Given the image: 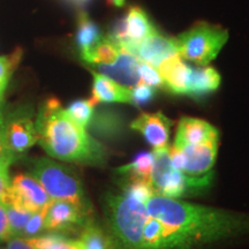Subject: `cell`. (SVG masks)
<instances>
[{
    "label": "cell",
    "instance_id": "obj_15",
    "mask_svg": "<svg viewBox=\"0 0 249 249\" xmlns=\"http://www.w3.org/2000/svg\"><path fill=\"white\" fill-rule=\"evenodd\" d=\"M139 62L140 60L135 55L123 50L116 62L111 65H98L96 68L98 70V73L110 77L119 85L133 88L142 83L138 73Z\"/></svg>",
    "mask_w": 249,
    "mask_h": 249
},
{
    "label": "cell",
    "instance_id": "obj_24",
    "mask_svg": "<svg viewBox=\"0 0 249 249\" xmlns=\"http://www.w3.org/2000/svg\"><path fill=\"white\" fill-rule=\"evenodd\" d=\"M6 214H7L9 233L12 236H21L24 230V226L29 220L33 213L24 208L18 207L12 203H5Z\"/></svg>",
    "mask_w": 249,
    "mask_h": 249
},
{
    "label": "cell",
    "instance_id": "obj_6",
    "mask_svg": "<svg viewBox=\"0 0 249 249\" xmlns=\"http://www.w3.org/2000/svg\"><path fill=\"white\" fill-rule=\"evenodd\" d=\"M91 218L90 205L51 200L45 209V232L65 234L81 231Z\"/></svg>",
    "mask_w": 249,
    "mask_h": 249
},
{
    "label": "cell",
    "instance_id": "obj_2",
    "mask_svg": "<svg viewBox=\"0 0 249 249\" xmlns=\"http://www.w3.org/2000/svg\"><path fill=\"white\" fill-rule=\"evenodd\" d=\"M38 142L50 157L80 165L103 166L107 160L104 145L96 141L87 128L68 117L57 98L43 103L37 113Z\"/></svg>",
    "mask_w": 249,
    "mask_h": 249
},
{
    "label": "cell",
    "instance_id": "obj_34",
    "mask_svg": "<svg viewBox=\"0 0 249 249\" xmlns=\"http://www.w3.org/2000/svg\"><path fill=\"white\" fill-rule=\"evenodd\" d=\"M5 91H6V90H4V89H0V114L2 113V107H4Z\"/></svg>",
    "mask_w": 249,
    "mask_h": 249
},
{
    "label": "cell",
    "instance_id": "obj_32",
    "mask_svg": "<svg viewBox=\"0 0 249 249\" xmlns=\"http://www.w3.org/2000/svg\"><path fill=\"white\" fill-rule=\"evenodd\" d=\"M11 238L9 233L7 214H6V205L0 201V241H7Z\"/></svg>",
    "mask_w": 249,
    "mask_h": 249
},
{
    "label": "cell",
    "instance_id": "obj_21",
    "mask_svg": "<svg viewBox=\"0 0 249 249\" xmlns=\"http://www.w3.org/2000/svg\"><path fill=\"white\" fill-rule=\"evenodd\" d=\"M154 166V155L152 152H141L133 161L119 167L117 172L126 176L128 179H140L151 182V172Z\"/></svg>",
    "mask_w": 249,
    "mask_h": 249
},
{
    "label": "cell",
    "instance_id": "obj_27",
    "mask_svg": "<svg viewBox=\"0 0 249 249\" xmlns=\"http://www.w3.org/2000/svg\"><path fill=\"white\" fill-rule=\"evenodd\" d=\"M45 209L33 213L26 226H24L21 236H23V238H35V236L42 235L45 232Z\"/></svg>",
    "mask_w": 249,
    "mask_h": 249
},
{
    "label": "cell",
    "instance_id": "obj_17",
    "mask_svg": "<svg viewBox=\"0 0 249 249\" xmlns=\"http://www.w3.org/2000/svg\"><path fill=\"white\" fill-rule=\"evenodd\" d=\"M123 49L111 37H103L99 42L89 51L81 53V58L87 64L98 66V65H111L117 61Z\"/></svg>",
    "mask_w": 249,
    "mask_h": 249
},
{
    "label": "cell",
    "instance_id": "obj_7",
    "mask_svg": "<svg viewBox=\"0 0 249 249\" xmlns=\"http://www.w3.org/2000/svg\"><path fill=\"white\" fill-rule=\"evenodd\" d=\"M51 201L48 193L31 173H20L11 180L4 203H12L35 213L45 209Z\"/></svg>",
    "mask_w": 249,
    "mask_h": 249
},
{
    "label": "cell",
    "instance_id": "obj_22",
    "mask_svg": "<svg viewBox=\"0 0 249 249\" xmlns=\"http://www.w3.org/2000/svg\"><path fill=\"white\" fill-rule=\"evenodd\" d=\"M93 102L91 99H77L71 102L67 108H65L68 117L75 121L83 128H87L91 124L93 118Z\"/></svg>",
    "mask_w": 249,
    "mask_h": 249
},
{
    "label": "cell",
    "instance_id": "obj_30",
    "mask_svg": "<svg viewBox=\"0 0 249 249\" xmlns=\"http://www.w3.org/2000/svg\"><path fill=\"white\" fill-rule=\"evenodd\" d=\"M15 156L6 158L4 161L0 163V201L4 202L6 194L11 185V179H9V167L14 161Z\"/></svg>",
    "mask_w": 249,
    "mask_h": 249
},
{
    "label": "cell",
    "instance_id": "obj_14",
    "mask_svg": "<svg viewBox=\"0 0 249 249\" xmlns=\"http://www.w3.org/2000/svg\"><path fill=\"white\" fill-rule=\"evenodd\" d=\"M164 88L177 95H187L192 67L182 61L179 54L164 59L157 66Z\"/></svg>",
    "mask_w": 249,
    "mask_h": 249
},
{
    "label": "cell",
    "instance_id": "obj_13",
    "mask_svg": "<svg viewBox=\"0 0 249 249\" xmlns=\"http://www.w3.org/2000/svg\"><path fill=\"white\" fill-rule=\"evenodd\" d=\"M217 139H219V133L213 124L197 118L183 117L179 121L173 147L182 148Z\"/></svg>",
    "mask_w": 249,
    "mask_h": 249
},
{
    "label": "cell",
    "instance_id": "obj_26",
    "mask_svg": "<svg viewBox=\"0 0 249 249\" xmlns=\"http://www.w3.org/2000/svg\"><path fill=\"white\" fill-rule=\"evenodd\" d=\"M22 51L18 49L14 53L11 55H2L0 57V89L6 90L12 74L20 62Z\"/></svg>",
    "mask_w": 249,
    "mask_h": 249
},
{
    "label": "cell",
    "instance_id": "obj_36",
    "mask_svg": "<svg viewBox=\"0 0 249 249\" xmlns=\"http://www.w3.org/2000/svg\"><path fill=\"white\" fill-rule=\"evenodd\" d=\"M71 1H73L74 4H76L79 6H83V5H86L87 2L89 1V0H71Z\"/></svg>",
    "mask_w": 249,
    "mask_h": 249
},
{
    "label": "cell",
    "instance_id": "obj_1",
    "mask_svg": "<svg viewBox=\"0 0 249 249\" xmlns=\"http://www.w3.org/2000/svg\"><path fill=\"white\" fill-rule=\"evenodd\" d=\"M149 216L163 225L158 249H194L249 234V214L187 203L155 194L147 202Z\"/></svg>",
    "mask_w": 249,
    "mask_h": 249
},
{
    "label": "cell",
    "instance_id": "obj_18",
    "mask_svg": "<svg viewBox=\"0 0 249 249\" xmlns=\"http://www.w3.org/2000/svg\"><path fill=\"white\" fill-rule=\"evenodd\" d=\"M220 85L219 73L213 67L192 68L187 95L201 96L214 91Z\"/></svg>",
    "mask_w": 249,
    "mask_h": 249
},
{
    "label": "cell",
    "instance_id": "obj_5",
    "mask_svg": "<svg viewBox=\"0 0 249 249\" xmlns=\"http://www.w3.org/2000/svg\"><path fill=\"white\" fill-rule=\"evenodd\" d=\"M229 39V33L223 28L200 22L174 38L180 57L198 66H205L213 60Z\"/></svg>",
    "mask_w": 249,
    "mask_h": 249
},
{
    "label": "cell",
    "instance_id": "obj_29",
    "mask_svg": "<svg viewBox=\"0 0 249 249\" xmlns=\"http://www.w3.org/2000/svg\"><path fill=\"white\" fill-rule=\"evenodd\" d=\"M155 95L156 88L144 85V83H140V85L130 88V104L141 107V105H144L152 101Z\"/></svg>",
    "mask_w": 249,
    "mask_h": 249
},
{
    "label": "cell",
    "instance_id": "obj_12",
    "mask_svg": "<svg viewBox=\"0 0 249 249\" xmlns=\"http://www.w3.org/2000/svg\"><path fill=\"white\" fill-rule=\"evenodd\" d=\"M172 120L161 112L142 113L130 124V128L139 132L154 149L169 147Z\"/></svg>",
    "mask_w": 249,
    "mask_h": 249
},
{
    "label": "cell",
    "instance_id": "obj_25",
    "mask_svg": "<svg viewBox=\"0 0 249 249\" xmlns=\"http://www.w3.org/2000/svg\"><path fill=\"white\" fill-rule=\"evenodd\" d=\"M121 192L145 204H147L149 198L156 194L151 182L145 181V180L128 178H126L124 182L121 185Z\"/></svg>",
    "mask_w": 249,
    "mask_h": 249
},
{
    "label": "cell",
    "instance_id": "obj_35",
    "mask_svg": "<svg viewBox=\"0 0 249 249\" xmlns=\"http://www.w3.org/2000/svg\"><path fill=\"white\" fill-rule=\"evenodd\" d=\"M114 5L118 6V7H123L124 5V0H111Z\"/></svg>",
    "mask_w": 249,
    "mask_h": 249
},
{
    "label": "cell",
    "instance_id": "obj_11",
    "mask_svg": "<svg viewBox=\"0 0 249 249\" xmlns=\"http://www.w3.org/2000/svg\"><path fill=\"white\" fill-rule=\"evenodd\" d=\"M123 50L135 55L140 61L147 62L155 67H157L164 59L178 54L174 38L160 35L158 31L139 44L126 46Z\"/></svg>",
    "mask_w": 249,
    "mask_h": 249
},
{
    "label": "cell",
    "instance_id": "obj_31",
    "mask_svg": "<svg viewBox=\"0 0 249 249\" xmlns=\"http://www.w3.org/2000/svg\"><path fill=\"white\" fill-rule=\"evenodd\" d=\"M8 249H38L34 238H23V236H12L6 241Z\"/></svg>",
    "mask_w": 249,
    "mask_h": 249
},
{
    "label": "cell",
    "instance_id": "obj_20",
    "mask_svg": "<svg viewBox=\"0 0 249 249\" xmlns=\"http://www.w3.org/2000/svg\"><path fill=\"white\" fill-rule=\"evenodd\" d=\"M102 38L101 29L97 24L93 22L86 13H81L76 31V45L80 50V53L89 51Z\"/></svg>",
    "mask_w": 249,
    "mask_h": 249
},
{
    "label": "cell",
    "instance_id": "obj_16",
    "mask_svg": "<svg viewBox=\"0 0 249 249\" xmlns=\"http://www.w3.org/2000/svg\"><path fill=\"white\" fill-rule=\"evenodd\" d=\"M93 104L97 103H128L130 104V88L124 87L101 73H92Z\"/></svg>",
    "mask_w": 249,
    "mask_h": 249
},
{
    "label": "cell",
    "instance_id": "obj_23",
    "mask_svg": "<svg viewBox=\"0 0 249 249\" xmlns=\"http://www.w3.org/2000/svg\"><path fill=\"white\" fill-rule=\"evenodd\" d=\"M34 239L38 249H83L79 239L74 240L59 233H48Z\"/></svg>",
    "mask_w": 249,
    "mask_h": 249
},
{
    "label": "cell",
    "instance_id": "obj_33",
    "mask_svg": "<svg viewBox=\"0 0 249 249\" xmlns=\"http://www.w3.org/2000/svg\"><path fill=\"white\" fill-rule=\"evenodd\" d=\"M12 156H15L9 151L7 148V144H6L5 141V135H4V113H2V118L0 119V163L4 161L6 158L12 157Z\"/></svg>",
    "mask_w": 249,
    "mask_h": 249
},
{
    "label": "cell",
    "instance_id": "obj_8",
    "mask_svg": "<svg viewBox=\"0 0 249 249\" xmlns=\"http://www.w3.org/2000/svg\"><path fill=\"white\" fill-rule=\"evenodd\" d=\"M4 135L7 148L12 154H23L38 142L36 124L27 110H18L4 114Z\"/></svg>",
    "mask_w": 249,
    "mask_h": 249
},
{
    "label": "cell",
    "instance_id": "obj_4",
    "mask_svg": "<svg viewBox=\"0 0 249 249\" xmlns=\"http://www.w3.org/2000/svg\"><path fill=\"white\" fill-rule=\"evenodd\" d=\"M31 174L38 180L51 200H65L90 205L79 176L70 167L42 157L34 161Z\"/></svg>",
    "mask_w": 249,
    "mask_h": 249
},
{
    "label": "cell",
    "instance_id": "obj_10",
    "mask_svg": "<svg viewBox=\"0 0 249 249\" xmlns=\"http://www.w3.org/2000/svg\"><path fill=\"white\" fill-rule=\"evenodd\" d=\"M218 140L219 139L178 148L181 152V164L179 171L189 178L196 179L213 173V167L217 157Z\"/></svg>",
    "mask_w": 249,
    "mask_h": 249
},
{
    "label": "cell",
    "instance_id": "obj_37",
    "mask_svg": "<svg viewBox=\"0 0 249 249\" xmlns=\"http://www.w3.org/2000/svg\"><path fill=\"white\" fill-rule=\"evenodd\" d=\"M0 249H8L7 247H2V246H0Z\"/></svg>",
    "mask_w": 249,
    "mask_h": 249
},
{
    "label": "cell",
    "instance_id": "obj_9",
    "mask_svg": "<svg viewBox=\"0 0 249 249\" xmlns=\"http://www.w3.org/2000/svg\"><path fill=\"white\" fill-rule=\"evenodd\" d=\"M157 31L143 9L132 7L126 18L116 23L108 37H111L123 49L139 44Z\"/></svg>",
    "mask_w": 249,
    "mask_h": 249
},
{
    "label": "cell",
    "instance_id": "obj_28",
    "mask_svg": "<svg viewBox=\"0 0 249 249\" xmlns=\"http://www.w3.org/2000/svg\"><path fill=\"white\" fill-rule=\"evenodd\" d=\"M138 73L140 80L144 85L154 87V88H164V83L160 75V71L156 70L155 66H151L147 62L140 61L138 66Z\"/></svg>",
    "mask_w": 249,
    "mask_h": 249
},
{
    "label": "cell",
    "instance_id": "obj_19",
    "mask_svg": "<svg viewBox=\"0 0 249 249\" xmlns=\"http://www.w3.org/2000/svg\"><path fill=\"white\" fill-rule=\"evenodd\" d=\"M79 241L83 249H116L111 235L92 218L81 230Z\"/></svg>",
    "mask_w": 249,
    "mask_h": 249
},
{
    "label": "cell",
    "instance_id": "obj_38",
    "mask_svg": "<svg viewBox=\"0 0 249 249\" xmlns=\"http://www.w3.org/2000/svg\"><path fill=\"white\" fill-rule=\"evenodd\" d=\"M2 113H4V112H2ZM2 113H1V114H0V119H1V118H2Z\"/></svg>",
    "mask_w": 249,
    "mask_h": 249
},
{
    "label": "cell",
    "instance_id": "obj_3",
    "mask_svg": "<svg viewBox=\"0 0 249 249\" xmlns=\"http://www.w3.org/2000/svg\"><path fill=\"white\" fill-rule=\"evenodd\" d=\"M105 213L116 249H140L149 217L147 204L123 192L110 194L105 198Z\"/></svg>",
    "mask_w": 249,
    "mask_h": 249
}]
</instances>
